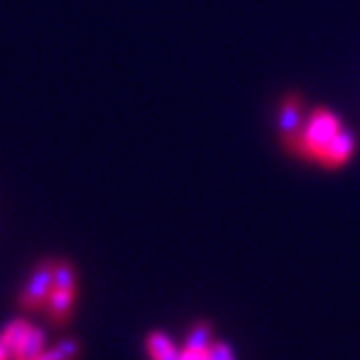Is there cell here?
Masks as SVG:
<instances>
[{
  "label": "cell",
  "mask_w": 360,
  "mask_h": 360,
  "mask_svg": "<svg viewBox=\"0 0 360 360\" xmlns=\"http://www.w3.org/2000/svg\"><path fill=\"white\" fill-rule=\"evenodd\" d=\"M54 290V260H45L38 269L33 271L31 281L19 295V307L24 311H35V309L45 307L49 295Z\"/></svg>",
  "instance_id": "2"
},
{
  "label": "cell",
  "mask_w": 360,
  "mask_h": 360,
  "mask_svg": "<svg viewBox=\"0 0 360 360\" xmlns=\"http://www.w3.org/2000/svg\"><path fill=\"white\" fill-rule=\"evenodd\" d=\"M208 347H211V326L201 321V323H197V326L192 328L190 337H187L185 349L197 351V354H206Z\"/></svg>",
  "instance_id": "8"
},
{
  "label": "cell",
  "mask_w": 360,
  "mask_h": 360,
  "mask_svg": "<svg viewBox=\"0 0 360 360\" xmlns=\"http://www.w3.org/2000/svg\"><path fill=\"white\" fill-rule=\"evenodd\" d=\"M31 328L33 326H28L26 321H12L10 326L3 330V335H0V342H3L10 351H14L21 344V340L28 335V330H31Z\"/></svg>",
  "instance_id": "10"
},
{
  "label": "cell",
  "mask_w": 360,
  "mask_h": 360,
  "mask_svg": "<svg viewBox=\"0 0 360 360\" xmlns=\"http://www.w3.org/2000/svg\"><path fill=\"white\" fill-rule=\"evenodd\" d=\"M148 354L153 360H180V351H176L174 342L162 333L148 335Z\"/></svg>",
  "instance_id": "7"
},
{
  "label": "cell",
  "mask_w": 360,
  "mask_h": 360,
  "mask_svg": "<svg viewBox=\"0 0 360 360\" xmlns=\"http://www.w3.org/2000/svg\"><path fill=\"white\" fill-rule=\"evenodd\" d=\"M73 302H75V290H59L54 288L52 295L47 300V319L54 323V326H63L68 321L70 311H73Z\"/></svg>",
  "instance_id": "5"
},
{
  "label": "cell",
  "mask_w": 360,
  "mask_h": 360,
  "mask_svg": "<svg viewBox=\"0 0 360 360\" xmlns=\"http://www.w3.org/2000/svg\"><path fill=\"white\" fill-rule=\"evenodd\" d=\"M206 358H208V360H234L232 349H229L225 342H215V344H211V347H208V351H206Z\"/></svg>",
  "instance_id": "12"
},
{
  "label": "cell",
  "mask_w": 360,
  "mask_h": 360,
  "mask_svg": "<svg viewBox=\"0 0 360 360\" xmlns=\"http://www.w3.org/2000/svg\"><path fill=\"white\" fill-rule=\"evenodd\" d=\"M77 354H80V347L75 340H61L54 349L42 351L35 360H75Z\"/></svg>",
  "instance_id": "9"
},
{
  "label": "cell",
  "mask_w": 360,
  "mask_h": 360,
  "mask_svg": "<svg viewBox=\"0 0 360 360\" xmlns=\"http://www.w3.org/2000/svg\"><path fill=\"white\" fill-rule=\"evenodd\" d=\"M342 131V122L335 112H330L328 108H316L309 115L307 124L302 127L297 141L292 143L288 150L297 153L304 160H319L326 146Z\"/></svg>",
  "instance_id": "1"
},
{
  "label": "cell",
  "mask_w": 360,
  "mask_h": 360,
  "mask_svg": "<svg viewBox=\"0 0 360 360\" xmlns=\"http://www.w3.org/2000/svg\"><path fill=\"white\" fill-rule=\"evenodd\" d=\"M42 351H45V333L38 328H31L19 347L12 351V356L14 360H35Z\"/></svg>",
  "instance_id": "6"
},
{
  "label": "cell",
  "mask_w": 360,
  "mask_h": 360,
  "mask_svg": "<svg viewBox=\"0 0 360 360\" xmlns=\"http://www.w3.org/2000/svg\"><path fill=\"white\" fill-rule=\"evenodd\" d=\"M354 150H356V139L347 131V129H342V131L326 146V150H323L319 157V162L326 164L328 169H337L351 160Z\"/></svg>",
  "instance_id": "4"
},
{
  "label": "cell",
  "mask_w": 360,
  "mask_h": 360,
  "mask_svg": "<svg viewBox=\"0 0 360 360\" xmlns=\"http://www.w3.org/2000/svg\"><path fill=\"white\" fill-rule=\"evenodd\" d=\"M10 356H12V351L0 342V360H10Z\"/></svg>",
  "instance_id": "13"
},
{
  "label": "cell",
  "mask_w": 360,
  "mask_h": 360,
  "mask_svg": "<svg viewBox=\"0 0 360 360\" xmlns=\"http://www.w3.org/2000/svg\"><path fill=\"white\" fill-rule=\"evenodd\" d=\"M54 288H59V290H75V271L66 260L54 262Z\"/></svg>",
  "instance_id": "11"
},
{
  "label": "cell",
  "mask_w": 360,
  "mask_h": 360,
  "mask_svg": "<svg viewBox=\"0 0 360 360\" xmlns=\"http://www.w3.org/2000/svg\"><path fill=\"white\" fill-rule=\"evenodd\" d=\"M278 127L283 131V143L290 148L302 131V101L297 94H292V96H288L283 101L278 112Z\"/></svg>",
  "instance_id": "3"
}]
</instances>
